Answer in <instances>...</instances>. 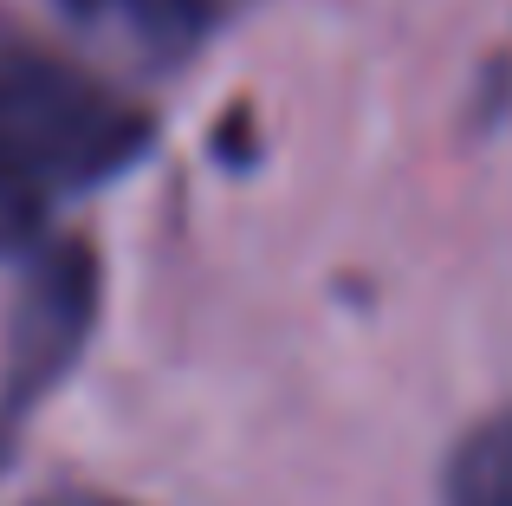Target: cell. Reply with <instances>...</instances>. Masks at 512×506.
Listing matches in <instances>:
<instances>
[{
    "instance_id": "2",
    "label": "cell",
    "mask_w": 512,
    "mask_h": 506,
    "mask_svg": "<svg viewBox=\"0 0 512 506\" xmlns=\"http://www.w3.org/2000/svg\"><path fill=\"white\" fill-rule=\"evenodd\" d=\"M104 273L91 241H59L39 247L7 325V357H0V474L20 455V435L33 429V409L65 383L78 364L91 325H98Z\"/></svg>"
},
{
    "instance_id": "5",
    "label": "cell",
    "mask_w": 512,
    "mask_h": 506,
    "mask_svg": "<svg viewBox=\"0 0 512 506\" xmlns=\"http://www.w3.org/2000/svg\"><path fill=\"white\" fill-rule=\"evenodd\" d=\"M33 506H137V500H117V494H91V487H59V494L33 500Z\"/></svg>"
},
{
    "instance_id": "1",
    "label": "cell",
    "mask_w": 512,
    "mask_h": 506,
    "mask_svg": "<svg viewBox=\"0 0 512 506\" xmlns=\"http://www.w3.org/2000/svg\"><path fill=\"white\" fill-rule=\"evenodd\" d=\"M150 137L143 104L0 20V253H39L52 215L143 163Z\"/></svg>"
},
{
    "instance_id": "4",
    "label": "cell",
    "mask_w": 512,
    "mask_h": 506,
    "mask_svg": "<svg viewBox=\"0 0 512 506\" xmlns=\"http://www.w3.org/2000/svg\"><path fill=\"white\" fill-rule=\"evenodd\" d=\"M441 506H512V403L454 442L441 468Z\"/></svg>"
},
{
    "instance_id": "3",
    "label": "cell",
    "mask_w": 512,
    "mask_h": 506,
    "mask_svg": "<svg viewBox=\"0 0 512 506\" xmlns=\"http://www.w3.org/2000/svg\"><path fill=\"white\" fill-rule=\"evenodd\" d=\"M85 26L130 39L150 59H188L201 39H214L253 0H65Z\"/></svg>"
}]
</instances>
